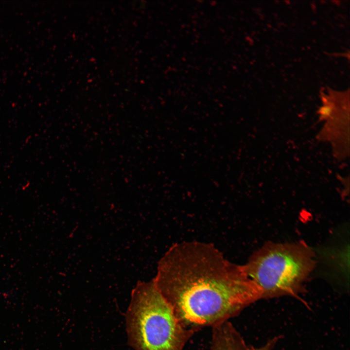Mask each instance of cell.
<instances>
[{
	"mask_svg": "<svg viewBox=\"0 0 350 350\" xmlns=\"http://www.w3.org/2000/svg\"><path fill=\"white\" fill-rule=\"evenodd\" d=\"M153 281L181 323L194 331L229 320L262 298L243 265L200 241L172 245L159 260Z\"/></svg>",
	"mask_w": 350,
	"mask_h": 350,
	"instance_id": "1",
	"label": "cell"
},
{
	"mask_svg": "<svg viewBox=\"0 0 350 350\" xmlns=\"http://www.w3.org/2000/svg\"><path fill=\"white\" fill-rule=\"evenodd\" d=\"M125 322L135 350H183L195 332L181 323L153 280L139 281L132 290Z\"/></svg>",
	"mask_w": 350,
	"mask_h": 350,
	"instance_id": "2",
	"label": "cell"
},
{
	"mask_svg": "<svg viewBox=\"0 0 350 350\" xmlns=\"http://www.w3.org/2000/svg\"><path fill=\"white\" fill-rule=\"evenodd\" d=\"M243 265L259 287L262 298L296 296L315 266V254L302 242L268 243Z\"/></svg>",
	"mask_w": 350,
	"mask_h": 350,
	"instance_id": "3",
	"label": "cell"
},
{
	"mask_svg": "<svg viewBox=\"0 0 350 350\" xmlns=\"http://www.w3.org/2000/svg\"><path fill=\"white\" fill-rule=\"evenodd\" d=\"M210 350H247L243 337L229 320L212 327Z\"/></svg>",
	"mask_w": 350,
	"mask_h": 350,
	"instance_id": "4",
	"label": "cell"
},
{
	"mask_svg": "<svg viewBox=\"0 0 350 350\" xmlns=\"http://www.w3.org/2000/svg\"><path fill=\"white\" fill-rule=\"evenodd\" d=\"M278 338H273L269 341L264 345L259 348H248L247 350H272L277 342Z\"/></svg>",
	"mask_w": 350,
	"mask_h": 350,
	"instance_id": "5",
	"label": "cell"
}]
</instances>
